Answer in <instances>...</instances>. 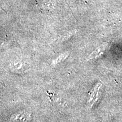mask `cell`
I'll return each mask as SVG.
<instances>
[{
  "instance_id": "obj_1",
  "label": "cell",
  "mask_w": 122,
  "mask_h": 122,
  "mask_svg": "<svg viewBox=\"0 0 122 122\" xmlns=\"http://www.w3.org/2000/svg\"><path fill=\"white\" fill-rule=\"evenodd\" d=\"M37 5L43 10H52L56 6L55 0H37Z\"/></svg>"
}]
</instances>
